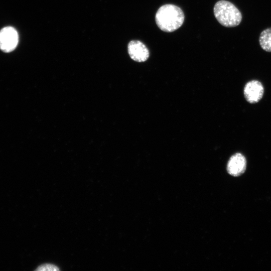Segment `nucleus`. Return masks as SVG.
I'll return each instance as SVG.
<instances>
[{
    "mask_svg": "<svg viewBox=\"0 0 271 271\" xmlns=\"http://www.w3.org/2000/svg\"><path fill=\"white\" fill-rule=\"evenodd\" d=\"M259 41L262 49L271 52V28L263 30L260 33Z\"/></svg>",
    "mask_w": 271,
    "mask_h": 271,
    "instance_id": "0eeeda50",
    "label": "nucleus"
},
{
    "mask_svg": "<svg viewBox=\"0 0 271 271\" xmlns=\"http://www.w3.org/2000/svg\"><path fill=\"white\" fill-rule=\"evenodd\" d=\"M37 270H59V268L52 264H42L41 266L38 267Z\"/></svg>",
    "mask_w": 271,
    "mask_h": 271,
    "instance_id": "6e6552de",
    "label": "nucleus"
},
{
    "mask_svg": "<svg viewBox=\"0 0 271 271\" xmlns=\"http://www.w3.org/2000/svg\"><path fill=\"white\" fill-rule=\"evenodd\" d=\"M127 50L130 57L137 62H144L149 57L150 53L148 48L140 41L132 40L129 42Z\"/></svg>",
    "mask_w": 271,
    "mask_h": 271,
    "instance_id": "39448f33",
    "label": "nucleus"
},
{
    "mask_svg": "<svg viewBox=\"0 0 271 271\" xmlns=\"http://www.w3.org/2000/svg\"><path fill=\"white\" fill-rule=\"evenodd\" d=\"M214 14L222 26L233 27L238 26L242 20L239 10L231 3L225 0L217 2L214 7Z\"/></svg>",
    "mask_w": 271,
    "mask_h": 271,
    "instance_id": "f03ea898",
    "label": "nucleus"
},
{
    "mask_svg": "<svg viewBox=\"0 0 271 271\" xmlns=\"http://www.w3.org/2000/svg\"><path fill=\"white\" fill-rule=\"evenodd\" d=\"M155 20L158 27L162 31L172 32L182 25L184 21V14L178 6L166 4L158 9Z\"/></svg>",
    "mask_w": 271,
    "mask_h": 271,
    "instance_id": "f257e3e1",
    "label": "nucleus"
},
{
    "mask_svg": "<svg viewBox=\"0 0 271 271\" xmlns=\"http://www.w3.org/2000/svg\"><path fill=\"white\" fill-rule=\"evenodd\" d=\"M19 41L16 30L12 27H7L0 31V49L9 53L15 50Z\"/></svg>",
    "mask_w": 271,
    "mask_h": 271,
    "instance_id": "7ed1b4c3",
    "label": "nucleus"
},
{
    "mask_svg": "<svg viewBox=\"0 0 271 271\" xmlns=\"http://www.w3.org/2000/svg\"><path fill=\"white\" fill-rule=\"evenodd\" d=\"M246 168V160L241 154L237 153L229 159L227 165V171L231 176L237 177L244 173Z\"/></svg>",
    "mask_w": 271,
    "mask_h": 271,
    "instance_id": "423d86ee",
    "label": "nucleus"
},
{
    "mask_svg": "<svg viewBox=\"0 0 271 271\" xmlns=\"http://www.w3.org/2000/svg\"><path fill=\"white\" fill-rule=\"evenodd\" d=\"M264 88L260 82L256 80L248 82L244 86L243 93L246 100L250 103L258 102L263 96Z\"/></svg>",
    "mask_w": 271,
    "mask_h": 271,
    "instance_id": "20e7f679",
    "label": "nucleus"
}]
</instances>
